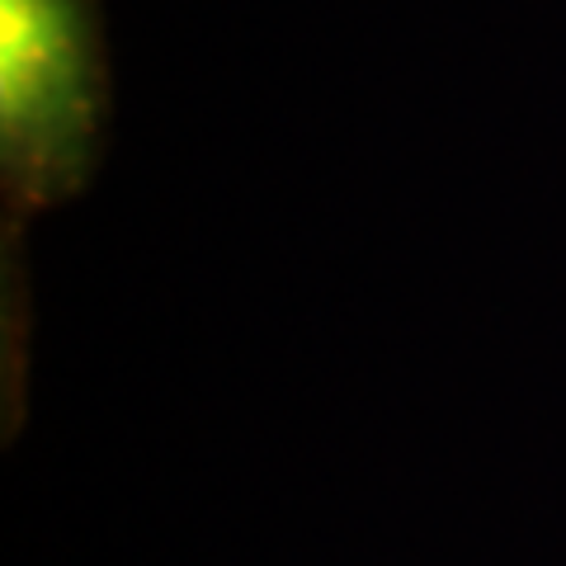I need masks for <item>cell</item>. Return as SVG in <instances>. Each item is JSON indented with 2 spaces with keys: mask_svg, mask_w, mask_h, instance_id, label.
I'll return each mask as SVG.
<instances>
[{
  "mask_svg": "<svg viewBox=\"0 0 566 566\" xmlns=\"http://www.w3.org/2000/svg\"><path fill=\"white\" fill-rule=\"evenodd\" d=\"M104 114L95 0H0V170L20 208L76 189Z\"/></svg>",
  "mask_w": 566,
  "mask_h": 566,
  "instance_id": "1",
  "label": "cell"
}]
</instances>
